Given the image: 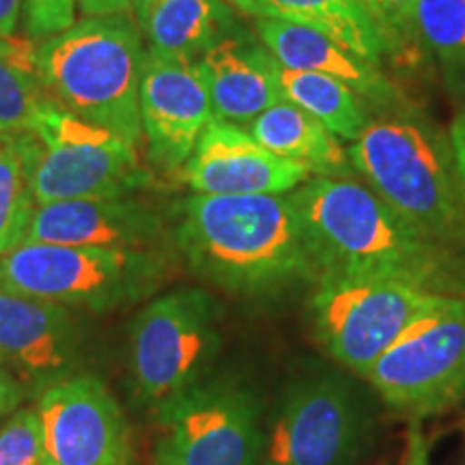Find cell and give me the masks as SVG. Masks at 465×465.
<instances>
[{
  "label": "cell",
  "instance_id": "d6a6232c",
  "mask_svg": "<svg viewBox=\"0 0 465 465\" xmlns=\"http://www.w3.org/2000/svg\"><path fill=\"white\" fill-rule=\"evenodd\" d=\"M0 54L15 56V58H33L35 48L33 45H28L26 42H20V39L0 37Z\"/></svg>",
  "mask_w": 465,
  "mask_h": 465
},
{
  "label": "cell",
  "instance_id": "5b68a950",
  "mask_svg": "<svg viewBox=\"0 0 465 465\" xmlns=\"http://www.w3.org/2000/svg\"><path fill=\"white\" fill-rule=\"evenodd\" d=\"M35 205L121 199L149 182L136 147L48 102L26 130L11 134Z\"/></svg>",
  "mask_w": 465,
  "mask_h": 465
},
{
  "label": "cell",
  "instance_id": "7a4b0ae2",
  "mask_svg": "<svg viewBox=\"0 0 465 465\" xmlns=\"http://www.w3.org/2000/svg\"><path fill=\"white\" fill-rule=\"evenodd\" d=\"M289 199L315 243L322 276L401 278L438 293L455 284L440 242L369 185L317 174L289 192Z\"/></svg>",
  "mask_w": 465,
  "mask_h": 465
},
{
  "label": "cell",
  "instance_id": "3957f363",
  "mask_svg": "<svg viewBox=\"0 0 465 465\" xmlns=\"http://www.w3.org/2000/svg\"><path fill=\"white\" fill-rule=\"evenodd\" d=\"M143 56L132 14L97 15L44 39L33 67L52 102L138 147Z\"/></svg>",
  "mask_w": 465,
  "mask_h": 465
},
{
  "label": "cell",
  "instance_id": "d6986e66",
  "mask_svg": "<svg viewBox=\"0 0 465 465\" xmlns=\"http://www.w3.org/2000/svg\"><path fill=\"white\" fill-rule=\"evenodd\" d=\"M248 134L272 153L304 162L319 177H351V162L339 138L315 116L287 100L250 121Z\"/></svg>",
  "mask_w": 465,
  "mask_h": 465
},
{
  "label": "cell",
  "instance_id": "4fadbf2b",
  "mask_svg": "<svg viewBox=\"0 0 465 465\" xmlns=\"http://www.w3.org/2000/svg\"><path fill=\"white\" fill-rule=\"evenodd\" d=\"M212 121V102L196 58L144 52L141 125L153 166L182 171Z\"/></svg>",
  "mask_w": 465,
  "mask_h": 465
},
{
  "label": "cell",
  "instance_id": "e575fe53",
  "mask_svg": "<svg viewBox=\"0 0 465 465\" xmlns=\"http://www.w3.org/2000/svg\"><path fill=\"white\" fill-rule=\"evenodd\" d=\"M223 3L232 5L235 9L243 11L248 15H261V7H259V0H223Z\"/></svg>",
  "mask_w": 465,
  "mask_h": 465
},
{
  "label": "cell",
  "instance_id": "f546056e",
  "mask_svg": "<svg viewBox=\"0 0 465 465\" xmlns=\"http://www.w3.org/2000/svg\"><path fill=\"white\" fill-rule=\"evenodd\" d=\"M450 151L452 162H455V171L459 185H461V194L465 201V108L455 116L450 125Z\"/></svg>",
  "mask_w": 465,
  "mask_h": 465
},
{
  "label": "cell",
  "instance_id": "484cf974",
  "mask_svg": "<svg viewBox=\"0 0 465 465\" xmlns=\"http://www.w3.org/2000/svg\"><path fill=\"white\" fill-rule=\"evenodd\" d=\"M0 465H44L42 420L37 407H17L0 424Z\"/></svg>",
  "mask_w": 465,
  "mask_h": 465
},
{
  "label": "cell",
  "instance_id": "9c48e42d",
  "mask_svg": "<svg viewBox=\"0 0 465 465\" xmlns=\"http://www.w3.org/2000/svg\"><path fill=\"white\" fill-rule=\"evenodd\" d=\"M364 380L392 410L433 416L465 399V298L444 293Z\"/></svg>",
  "mask_w": 465,
  "mask_h": 465
},
{
  "label": "cell",
  "instance_id": "cb8c5ba5",
  "mask_svg": "<svg viewBox=\"0 0 465 465\" xmlns=\"http://www.w3.org/2000/svg\"><path fill=\"white\" fill-rule=\"evenodd\" d=\"M35 199L14 138L0 134V259L25 242Z\"/></svg>",
  "mask_w": 465,
  "mask_h": 465
},
{
  "label": "cell",
  "instance_id": "8d00e7d4",
  "mask_svg": "<svg viewBox=\"0 0 465 465\" xmlns=\"http://www.w3.org/2000/svg\"><path fill=\"white\" fill-rule=\"evenodd\" d=\"M143 3H144V0H134V9H136V7H141Z\"/></svg>",
  "mask_w": 465,
  "mask_h": 465
},
{
  "label": "cell",
  "instance_id": "4316f807",
  "mask_svg": "<svg viewBox=\"0 0 465 465\" xmlns=\"http://www.w3.org/2000/svg\"><path fill=\"white\" fill-rule=\"evenodd\" d=\"M75 0H22L25 33L33 39H50L75 25Z\"/></svg>",
  "mask_w": 465,
  "mask_h": 465
},
{
  "label": "cell",
  "instance_id": "4dcf8cb0",
  "mask_svg": "<svg viewBox=\"0 0 465 465\" xmlns=\"http://www.w3.org/2000/svg\"><path fill=\"white\" fill-rule=\"evenodd\" d=\"M86 17L134 14V0H75Z\"/></svg>",
  "mask_w": 465,
  "mask_h": 465
},
{
  "label": "cell",
  "instance_id": "d590c367",
  "mask_svg": "<svg viewBox=\"0 0 465 465\" xmlns=\"http://www.w3.org/2000/svg\"><path fill=\"white\" fill-rule=\"evenodd\" d=\"M362 5L366 9H369V14L373 15V20L377 22V25H380V28L383 31V35H386L388 37V33H386V28H383V22H381V14H380V7H377V3L375 0H362ZM388 42H391V37H388ZM391 45H392V42H391ZM392 50H394V45H392Z\"/></svg>",
  "mask_w": 465,
  "mask_h": 465
},
{
  "label": "cell",
  "instance_id": "5bb4252c",
  "mask_svg": "<svg viewBox=\"0 0 465 465\" xmlns=\"http://www.w3.org/2000/svg\"><path fill=\"white\" fill-rule=\"evenodd\" d=\"M312 168L272 153L242 125L212 121L182 168L194 194H289L312 177Z\"/></svg>",
  "mask_w": 465,
  "mask_h": 465
},
{
  "label": "cell",
  "instance_id": "ffe728a7",
  "mask_svg": "<svg viewBox=\"0 0 465 465\" xmlns=\"http://www.w3.org/2000/svg\"><path fill=\"white\" fill-rule=\"evenodd\" d=\"M261 15L312 26L342 48L380 67L392 45L362 0H259Z\"/></svg>",
  "mask_w": 465,
  "mask_h": 465
},
{
  "label": "cell",
  "instance_id": "ba28073f",
  "mask_svg": "<svg viewBox=\"0 0 465 465\" xmlns=\"http://www.w3.org/2000/svg\"><path fill=\"white\" fill-rule=\"evenodd\" d=\"M220 345V304L205 289H177L149 302L130 334L136 399L158 410L205 380Z\"/></svg>",
  "mask_w": 465,
  "mask_h": 465
},
{
  "label": "cell",
  "instance_id": "9a60e30c",
  "mask_svg": "<svg viewBox=\"0 0 465 465\" xmlns=\"http://www.w3.org/2000/svg\"><path fill=\"white\" fill-rule=\"evenodd\" d=\"M78 330L72 312L0 287V364L25 386L45 388L72 375Z\"/></svg>",
  "mask_w": 465,
  "mask_h": 465
},
{
  "label": "cell",
  "instance_id": "52a82bcc",
  "mask_svg": "<svg viewBox=\"0 0 465 465\" xmlns=\"http://www.w3.org/2000/svg\"><path fill=\"white\" fill-rule=\"evenodd\" d=\"M441 295L401 278L322 276L311 298L312 330L336 362L366 377Z\"/></svg>",
  "mask_w": 465,
  "mask_h": 465
},
{
  "label": "cell",
  "instance_id": "f1b7e54d",
  "mask_svg": "<svg viewBox=\"0 0 465 465\" xmlns=\"http://www.w3.org/2000/svg\"><path fill=\"white\" fill-rule=\"evenodd\" d=\"M28 394H31L28 386H25L9 369L0 364V418L14 414L17 407L25 403Z\"/></svg>",
  "mask_w": 465,
  "mask_h": 465
},
{
  "label": "cell",
  "instance_id": "6da1fadb",
  "mask_svg": "<svg viewBox=\"0 0 465 465\" xmlns=\"http://www.w3.org/2000/svg\"><path fill=\"white\" fill-rule=\"evenodd\" d=\"M171 235L196 274L237 295H276L322 276L289 194H192L179 203Z\"/></svg>",
  "mask_w": 465,
  "mask_h": 465
},
{
  "label": "cell",
  "instance_id": "7402d4cb",
  "mask_svg": "<svg viewBox=\"0 0 465 465\" xmlns=\"http://www.w3.org/2000/svg\"><path fill=\"white\" fill-rule=\"evenodd\" d=\"M274 74L284 100L315 116L336 138L353 143L369 125L360 97L339 80L317 72H295L276 61Z\"/></svg>",
  "mask_w": 465,
  "mask_h": 465
},
{
  "label": "cell",
  "instance_id": "44dd1931",
  "mask_svg": "<svg viewBox=\"0 0 465 465\" xmlns=\"http://www.w3.org/2000/svg\"><path fill=\"white\" fill-rule=\"evenodd\" d=\"M134 11L147 50L158 54L199 58L223 37V0H144Z\"/></svg>",
  "mask_w": 465,
  "mask_h": 465
},
{
  "label": "cell",
  "instance_id": "d4e9b609",
  "mask_svg": "<svg viewBox=\"0 0 465 465\" xmlns=\"http://www.w3.org/2000/svg\"><path fill=\"white\" fill-rule=\"evenodd\" d=\"M48 102L33 58L0 54V134L11 136L26 130Z\"/></svg>",
  "mask_w": 465,
  "mask_h": 465
},
{
  "label": "cell",
  "instance_id": "836d02e7",
  "mask_svg": "<svg viewBox=\"0 0 465 465\" xmlns=\"http://www.w3.org/2000/svg\"><path fill=\"white\" fill-rule=\"evenodd\" d=\"M407 465H429L427 450H424V441L420 435L411 433V444H410V463Z\"/></svg>",
  "mask_w": 465,
  "mask_h": 465
},
{
  "label": "cell",
  "instance_id": "30bf717a",
  "mask_svg": "<svg viewBox=\"0 0 465 465\" xmlns=\"http://www.w3.org/2000/svg\"><path fill=\"white\" fill-rule=\"evenodd\" d=\"M155 411L158 465H263L261 405L242 383L201 380Z\"/></svg>",
  "mask_w": 465,
  "mask_h": 465
},
{
  "label": "cell",
  "instance_id": "8992f818",
  "mask_svg": "<svg viewBox=\"0 0 465 465\" xmlns=\"http://www.w3.org/2000/svg\"><path fill=\"white\" fill-rule=\"evenodd\" d=\"M162 250L20 243L0 259V287L65 308H110L149 298L164 282Z\"/></svg>",
  "mask_w": 465,
  "mask_h": 465
},
{
  "label": "cell",
  "instance_id": "1f68e13d",
  "mask_svg": "<svg viewBox=\"0 0 465 465\" xmlns=\"http://www.w3.org/2000/svg\"><path fill=\"white\" fill-rule=\"evenodd\" d=\"M22 15V0H0V37H14Z\"/></svg>",
  "mask_w": 465,
  "mask_h": 465
},
{
  "label": "cell",
  "instance_id": "7c38bea8",
  "mask_svg": "<svg viewBox=\"0 0 465 465\" xmlns=\"http://www.w3.org/2000/svg\"><path fill=\"white\" fill-rule=\"evenodd\" d=\"M44 465H130V427L106 383L69 375L50 383L37 403Z\"/></svg>",
  "mask_w": 465,
  "mask_h": 465
},
{
  "label": "cell",
  "instance_id": "277c9868",
  "mask_svg": "<svg viewBox=\"0 0 465 465\" xmlns=\"http://www.w3.org/2000/svg\"><path fill=\"white\" fill-rule=\"evenodd\" d=\"M369 188L433 240L465 231V201L452 151L416 119L366 125L347 151Z\"/></svg>",
  "mask_w": 465,
  "mask_h": 465
},
{
  "label": "cell",
  "instance_id": "ac0fdd59",
  "mask_svg": "<svg viewBox=\"0 0 465 465\" xmlns=\"http://www.w3.org/2000/svg\"><path fill=\"white\" fill-rule=\"evenodd\" d=\"M205 80L213 121L248 125L282 97L274 56L263 45L240 37H220L196 58Z\"/></svg>",
  "mask_w": 465,
  "mask_h": 465
},
{
  "label": "cell",
  "instance_id": "603a6c76",
  "mask_svg": "<svg viewBox=\"0 0 465 465\" xmlns=\"http://www.w3.org/2000/svg\"><path fill=\"white\" fill-rule=\"evenodd\" d=\"M414 35L444 69L450 89L465 93V0H418Z\"/></svg>",
  "mask_w": 465,
  "mask_h": 465
},
{
  "label": "cell",
  "instance_id": "83f0119b",
  "mask_svg": "<svg viewBox=\"0 0 465 465\" xmlns=\"http://www.w3.org/2000/svg\"><path fill=\"white\" fill-rule=\"evenodd\" d=\"M375 3L380 7L383 28H386L394 50L399 45L414 42V15L418 0H375Z\"/></svg>",
  "mask_w": 465,
  "mask_h": 465
},
{
  "label": "cell",
  "instance_id": "e0dca14e",
  "mask_svg": "<svg viewBox=\"0 0 465 465\" xmlns=\"http://www.w3.org/2000/svg\"><path fill=\"white\" fill-rule=\"evenodd\" d=\"M252 26L261 45L278 65L295 72H317L347 84L373 106H394L397 89L380 69L353 54L317 28L281 17L254 15Z\"/></svg>",
  "mask_w": 465,
  "mask_h": 465
},
{
  "label": "cell",
  "instance_id": "8fae6325",
  "mask_svg": "<svg viewBox=\"0 0 465 465\" xmlns=\"http://www.w3.org/2000/svg\"><path fill=\"white\" fill-rule=\"evenodd\" d=\"M366 429V407L345 375H306L278 407L265 438L263 465H347L358 455Z\"/></svg>",
  "mask_w": 465,
  "mask_h": 465
},
{
  "label": "cell",
  "instance_id": "2e32d148",
  "mask_svg": "<svg viewBox=\"0 0 465 465\" xmlns=\"http://www.w3.org/2000/svg\"><path fill=\"white\" fill-rule=\"evenodd\" d=\"M168 231L153 207L121 199H80L35 205L22 243L160 250Z\"/></svg>",
  "mask_w": 465,
  "mask_h": 465
}]
</instances>
